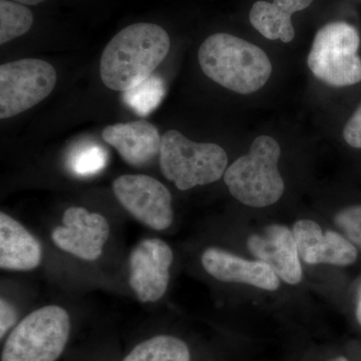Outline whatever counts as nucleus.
Listing matches in <instances>:
<instances>
[{
	"label": "nucleus",
	"mask_w": 361,
	"mask_h": 361,
	"mask_svg": "<svg viewBox=\"0 0 361 361\" xmlns=\"http://www.w3.org/2000/svg\"><path fill=\"white\" fill-rule=\"evenodd\" d=\"M108 160V152L104 147L96 142H87L71 152L68 168L78 177H90L104 170Z\"/></svg>",
	"instance_id": "20"
},
{
	"label": "nucleus",
	"mask_w": 361,
	"mask_h": 361,
	"mask_svg": "<svg viewBox=\"0 0 361 361\" xmlns=\"http://www.w3.org/2000/svg\"><path fill=\"white\" fill-rule=\"evenodd\" d=\"M121 205L151 229L164 231L172 225V195L165 185L146 175H123L113 184Z\"/></svg>",
	"instance_id": "8"
},
{
	"label": "nucleus",
	"mask_w": 361,
	"mask_h": 361,
	"mask_svg": "<svg viewBox=\"0 0 361 361\" xmlns=\"http://www.w3.org/2000/svg\"><path fill=\"white\" fill-rule=\"evenodd\" d=\"M68 311L58 305L35 310L4 338L1 361H58L71 336Z\"/></svg>",
	"instance_id": "4"
},
{
	"label": "nucleus",
	"mask_w": 361,
	"mask_h": 361,
	"mask_svg": "<svg viewBox=\"0 0 361 361\" xmlns=\"http://www.w3.org/2000/svg\"><path fill=\"white\" fill-rule=\"evenodd\" d=\"M313 0H273L257 1L252 6L249 18L252 26L267 39H280L287 44L293 40L295 30L292 14L307 8Z\"/></svg>",
	"instance_id": "16"
},
{
	"label": "nucleus",
	"mask_w": 361,
	"mask_h": 361,
	"mask_svg": "<svg viewBox=\"0 0 361 361\" xmlns=\"http://www.w3.org/2000/svg\"><path fill=\"white\" fill-rule=\"evenodd\" d=\"M279 144L269 135H259L250 151L226 170L225 184L230 194L244 205L264 208L281 199L284 180L278 171Z\"/></svg>",
	"instance_id": "3"
},
{
	"label": "nucleus",
	"mask_w": 361,
	"mask_h": 361,
	"mask_svg": "<svg viewBox=\"0 0 361 361\" xmlns=\"http://www.w3.org/2000/svg\"><path fill=\"white\" fill-rule=\"evenodd\" d=\"M360 37L344 21L327 23L316 33L308 56V68L318 80L331 87L361 82Z\"/></svg>",
	"instance_id": "6"
},
{
	"label": "nucleus",
	"mask_w": 361,
	"mask_h": 361,
	"mask_svg": "<svg viewBox=\"0 0 361 361\" xmlns=\"http://www.w3.org/2000/svg\"><path fill=\"white\" fill-rule=\"evenodd\" d=\"M299 257L310 265L348 266L357 259L356 247L339 233L323 232L312 220L297 221L293 226Z\"/></svg>",
	"instance_id": "12"
},
{
	"label": "nucleus",
	"mask_w": 361,
	"mask_h": 361,
	"mask_svg": "<svg viewBox=\"0 0 361 361\" xmlns=\"http://www.w3.org/2000/svg\"><path fill=\"white\" fill-rule=\"evenodd\" d=\"M173 251L163 240L145 239L130 257V288L141 302H157L167 292Z\"/></svg>",
	"instance_id": "9"
},
{
	"label": "nucleus",
	"mask_w": 361,
	"mask_h": 361,
	"mask_svg": "<svg viewBox=\"0 0 361 361\" xmlns=\"http://www.w3.org/2000/svg\"><path fill=\"white\" fill-rule=\"evenodd\" d=\"M102 137L134 167L148 165L160 155L161 137L155 126L145 120L108 126Z\"/></svg>",
	"instance_id": "14"
},
{
	"label": "nucleus",
	"mask_w": 361,
	"mask_h": 361,
	"mask_svg": "<svg viewBox=\"0 0 361 361\" xmlns=\"http://www.w3.org/2000/svg\"><path fill=\"white\" fill-rule=\"evenodd\" d=\"M42 248L32 233L6 213H0V267L30 271L39 267Z\"/></svg>",
	"instance_id": "15"
},
{
	"label": "nucleus",
	"mask_w": 361,
	"mask_h": 361,
	"mask_svg": "<svg viewBox=\"0 0 361 361\" xmlns=\"http://www.w3.org/2000/svg\"><path fill=\"white\" fill-rule=\"evenodd\" d=\"M342 135L349 146L361 149V104L346 123Z\"/></svg>",
	"instance_id": "22"
},
{
	"label": "nucleus",
	"mask_w": 361,
	"mask_h": 361,
	"mask_svg": "<svg viewBox=\"0 0 361 361\" xmlns=\"http://www.w3.org/2000/svg\"><path fill=\"white\" fill-rule=\"evenodd\" d=\"M56 71L47 61L25 59L0 66V118L30 110L51 94Z\"/></svg>",
	"instance_id": "7"
},
{
	"label": "nucleus",
	"mask_w": 361,
	"mask_h": 361,
	"mask_svg": "<svg viewBox=\"0 0 361 361\" xmlns=\"http://www.w3.org/2000/svg\"><path fill=\"white\" fill-rule=\"evenodd\" d=\"M165 92L163 78L153 73L139 85L123 92V99L137 115L146 116L158 108L165 97Z\"/></svg>",
	"instance_id": "18"
},
{
	"label": "nucleus",
	"mask_w": 361,
	"mask_h": 361,
	"mask_svg": "<svg viewBox=\"0 0 361 361\" xmlns=\"http://www.w3.org/2000/svg\"><path fill=\"white\" fill-rule=\"evenodd\" d=\"M356 318H357L358 322L361 324V297L360 301H358L357 308H356Z\"/></svg>",
	"instance_id": "25"
},
{
	"label": "nucleus",
	"mask_w": 361,
	"mask_h": 361,
	"mask_svg": "<svg viewBox=\"0 0 361 361\" xmlns=\"http://www.w3.org/2000/svg\"><path fill=\"white\" fill-rule=\"evenodd\" d=\"M18 324V312L6 299H0V339L4 341Z\"/></svg>",
	"instance_id": "23"
},
{
	"label": "nucleus",
	"mask_w": 361,
	"mask_h": 361,
	"mask_svg": "<svg viewBox=\"0 0 361 361\" xmlns=\"http://www.w3.org/2000/svg\"><path fill=\"white\" fill-rule=\"evenodd\" d=\"M334 222L346 238L361 249V205L342 209L334 217Z\"/></svg>",
	"instance_id": "21"
},
{
	"label": "nucleus",
	"mask_w": 361,
	"mask_h": 361,
	"mask_svg": "<svg viewBox=\"0 0 361 361\" xmlns=\"http://www.w3.org/2000/svg\"><path fill=\"white\" fill-rule=\"evenodd\" d=\"M33 14L25 4L0 0V44L21 37L32 28Z\"/></svg>",
	"instance_id": "19"
},
{
	"label": "nucleus",
	"mask_w": 361,
	"mask_h": 361,
	"mask_svg": "<svg viewBox=\"0 0 361 361\" xmlns=\"http://www.w3.org/2000/svg\"><path fill=\"white\" fill-rule=\"evenodd\" d=\"M13 1L18 2V4H25V6H37L42 4L44 0H13Z\"/></svg>",
	"instance_id": "24"
},
{
	"label": "nucleus",
	"mask_w": 361,
	"mask_h": 361,
	"mask_svg": "<svg viewBox=\"0 0 361 361\" xmlns=\"http://www.w3.org/2000/svg\"><path fill=\"white\" fill-rule=\"evenodd\" d=\"M122 361H191V353L182 339L160 334L140 342Z\"/></svg>",
	"instance_id": "17"
},
{
	"label": "nucleus",
	"mask_w": 361,
	"mask_h": 361,
	"mask_svg": "<svg viewBox=\"0 0 361 361\" xmlns=\"http://www.w3.org/2000/svg\"><path fill=\"white\" fill-rule=\"evenodd\" d=\"M161 173L180 191L221 179L227 168L225 149L213 142H196L175 130L161 135Z\"/></svg>",
	"instance_id": "5"
},
{
	"label": "nucleus",
	"mask_w": 361,
	"mask_h": 361,
	"mask_svg": "<svg viewBox=\"0 0 361 361\" xmlns=\"http://www.w3.org/2000/svg\"><path fill=\"white\" fill-rule=\"evenodd\" d=\"M329 361H349L348 358L344 357V356H337L336 358H332Z\"/></svg>",
	"instance_id": "26"
},
{
	"label": "nucleus",
	"mask_w": 361,
	"mask_h": 361,
	"mask_svg": "<svg viewBox=\"0 0 361 361\" xmlns=\"http://www.w3.org/2000/svg\"><path fill=\"white\" fill-rule=\"evenodd\" d=\"M247 246L252 255L269 265L285 283L296 285L302 280L295 239L286 226H267L260 234L251 235Z\"/></svg>",
	"instance_id": "11"
},
{
	"label": "nucleus",
	"mask_w": 361,
	"mask_h": 361,
	"mask_svg": "<svg viewBox=\"0 0 361 361\" xmlns=\"http://www.w3.org/2000/svg\"><path fill=\"white\" fill-rule=\"evenodd\" d=\"M198 59L207 77L237 94L257 92L272 73L264 51L228 33H215L204 40Z\"/></svg>",
	"instance_id": "2"
},
{
	"label": "nucleus",
	"mask_w": 361,
	"mask_h": 361,
	"mask_svg": "<svg viewBox=\"0 0 361 361\" xmlns=\"http://www.w3.org/2000/svg\"><path fill=\"white\" fill-rule=\"evenodd\" d=\"M202 264L219 281L252 285L268 291L276 290L280 285L276 273L263 261L246 260L222 249H206Z\"/></svg>",
	"instance_id": "13"
},
{
	"label": "nucleus",
	"mask_w": 361,
	"mask_h": 361,
	"mask_svg": "<svg viewBox=\"0 0 361 361\" xmlns=\"http://www.w3.org/2000/svg\"><path fill=\"white\" fill-rule=\"evenodd\" d=\"M171 40L161 26L135 23L116 33L102 54L99 73L109 89L125 92L153 75L167 56Z\"/></svg>",
	"instance_id": "1"
},
{
	"label": "nucleus",
	"mask_w": 361,
	"mask_h": 361,
	"mask_svg": "<svg viewBox=\"0 0 361 361\" xmlns=\"http://www.w3.org/2000/svg\"><path fill=\"white\" fill-rule=\"evenodd\" d=\"M109 237L110 225L106 218L82 207L68 208L63 216V226L51 233L54 245L85 261L101 257Z\"/></svg>",
	"instance_id": "10"
}]
</instances>
